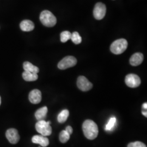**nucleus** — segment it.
I'll return each mask as SVG.
<instances>
[{
  "mask_svg": "<svg viewBox=\"0 0 147 147\" xmlns=\"http://www.w3.org/2000/svg\"><path fill=\"white\" fill-rule=\"evenodd\" d=\"M142 114L143 116H145L146 117H147V111H142Z\"/></svg>",
  "mask_w": 147,
  "mask_h": 147,
  "instance_id": "393cba45",
  "label": "nucleus"
},
{
  "mask_svg": "<svg viewBox=\"0 0 147 147\" xmlns=\"http://www.w3.org/2000/svg\"><path fill=\"white\" fill-rule=\"evenodd\" d=\"M70 39L75 44H79L82 42V38L78 32H74L71 34Z\"/></svg>",
  "mask_w": 147,
  "mask_h": 147,
  "instance_id": "a211bd4d",
  "label": "nucleus"
},
{
  "mask_svg": "<svg viewBox=\"0 0 147 147\" xmlns=\"http://www.w3.org/2000/svg\"><path fill=\"white\" fill-rule=\"evenodd\" d=\"M28 98L32 104H38L42 100V93L38 89H34L30 93Z\"/></svg>",
  "mask_w": 147,
  "mask_h": 147,
  "instance_id": "9d476101",
  "label": "nucleus"
},
{
  "mask_svg": "<svg viewBox=\"0 0 147 147\" xmlns=\"http://www.w3.org/2000/svg\"><path fill=\"white\" fill-rule=\"evenodd\" d=\"M77 86L79 89L83 92L88 91L93 87V84L84 76H81L78 78Z\"/></svg>",
  "mask_w": 147,
  "mask_h": 147,
  "instance_id": "6e6552de",
  "label": "nucleus"
},
{
  "mask_svg": "<svg viewBox=\"0 0 147 147\" xmlns=\"http://www.w3.org/2000/svg\"><path fill=\"white\" fill-rule=\"evenodd\" d=\"M40 20L45 26L52 27L57 23V19L50 11H42L40 15Z\"/></svg>",
  "mask_w": 147,
  "mask_h": 147,
  "instance_id": "f03ea898",
  "label": "nucleus"
},
{
  "mask_svg": "<svg viewBox=\"0 0 147 147\" xmlns=\"http://www.w3.org/2000/svg\"><path fill=\"white\" fill-rule=\"evenodd\" d=\"M69 116V111L68 110L62 111L57 117V121L59 123H63L67 120Z\"/></svg>",
  "mask_w": 147,
  "mask_h": 147,
  "instance_id": "f3484780",
  "label": "nucleus"
},
{
  "mask_svg": "<svg viewBox=\"0 0 147 147\" xmlns=\"http://www.w3.org/2000/svg\"><path fill=\"white\" fill-rule=\"evenodd\" d=\"M77 63V59L74 56H68L63 58L58 64V68L64 70L75 66Z\"/></svg>",
  "mask_w": 147,
  "mask_h": 147,
  "instance_id": "39448f33",
  "label": "nucleus"
},
{
  "mask_svg": "<svg viewBox=\"0 0 147 147\" xmlns=\"http://www.w3.org/2000/svg\"><path fill=\"white\" fill-rule=\"evenodd\" d=\"M32 141L33 143L38 144L43 147H47L49 144V140L46 137L42 135H35L32 137Z\"/></svg>",
  "mask_w": 147,
  "mask_h": 147,
  "instance_id": "9b49d317",
  "label": "nucleus"
},
{
  "mask_svg": "<svg viewBox=\"0 0 147 147\" xmlns=\"http://www.w3.org/2000/svg\"><path fill=\"white\" fill-rule=\"evenodd\" d=\"M126 85L130 88H136L141 84V79L136 74H130L127 75L125 79Z\"/></svg>",
  "mask_w": 147,
  "mask_h": 147,
  "instance_id": "423d86ee",
  "label": "nucleus"
},
{
  "mask_svg": "<svg viewBox=\"0 0 147 147\" xmlns=\"http://www.w3.org/2000/svg\"><path fill=\"white\" fill-rule=\"evenodd\" d=\"M116 123V118L115 117H112L109 121L108 123L105 126V130L106 131H111L114 127Z\"/></svg>",
  "mask_w": 147,
  "mask_h": 147,
  "instance_id": "412c9836",
  "label": "nucleus"
},
{
  "mask_svg": "<svg viewBox=\"0 0 147 147\" xmlns=\"http://www.w3.org/2000/svg\"><path fill=\"white\" fill-rule=\"evenodd\" d=\"M65 131L67 132L70 135L71 134H72L73 131V128L71 126H67L66 128H65Z\"/></svg>",
  "mask_w": 147,
  "mask_h": 147,
  "instance_id": "5701e85b",
  "label": "nucleus"
},
{
  "mask_svg": "<svg viewBox=\"0 0 147 147\" xmlns=\"http://www.w3.org/2000/svg\"><path fill=\"white\" fill-rule=\"evenodd\" d=\"M1 104V96H0V105Z\"/></svg>",
  "mask_w": 147,
  "mask_h": 147,
  "instance_id": "a878e982",
  "label": "nucleus"
},
{
  "mask_svg": "<svg viewBox=\"0 0 147 147\" xmlns=\"http://www.w3.org/2000/svg\"><path fill=\"white\" fill-rule=\"evenodd\" d=\"M106 12V7L104 3L98 2L95 5L93 10V15L96 20H100L102 19L105 17Z\"/></svg>",
  "mask_w": 147,
  "mask_h": 147,
  "instance_id": "0eeeda50",
  "label": "nucleus"
},
{
  "mask_svg": "<svg viewBox=\"0 0 147 147\" xmlns=\"http://www.w3.org/2000/svg\"><path fill=\"white\" fill-rule=\"evenodd\" d=\"M48 109L47 106L42 107V108L38 109L35 113V117L38 121L44 120L47 115Z\"/></svg>",
  "mask_w": 147,
  "mask_h": 147,
  "instance_id": "4468645a",
  "label": "nucleus"
},
{
  "mask_svg": "<svg viewBox=\"0 0 147 147\" xmlns=\"http://www.w3.org/2000/svg\"><path fill=\"white\" fill-rule=\"evenodd\" d=\"M59 138L61 142L65 143L68 141L70 138V135L65 130H63L60 132Z\"/></svg>",
  "mask_w": 147,
  "mask_h": 147,
  "instance_id": "6ab92c4d",
  "label": "nucleus"
},
{
  "mask_svg": "<svg viewBox=\"0 0 147 147\" xmlns=\"http://www.w3.org/2000/svg\"><path fill=\"white\" fill-rule=\"evenodd\" d=\"M50 124V121L47 122L44 120L39 121L36 124V129L43 136H50L52 134V127Z\"/></svg>",
  "mask_w": 147,
  "mask_h": 147,
  "instance_id": "20e7f679",
  "label": "nucleus"
},
{
  "mask_svg": "<svg viewBox=\"0 0 147 147\" xmlns=\"http://www.w3.org/2000/svg\"><path fill=\"white\" fill-rule=\"evenodd\" d=\"M20 27L22 31H32L34 28V24L31 20H25L21 21L20 24Z\"/></svg>",
  "mask_w": 147,
  "mask_h": 147,
  "instance_id": "ddd939ff",
  "label": "nucleus"
},
{
  "mask_svg": "<svg viewBox=\"0 0 147 147\" xmlns=\"http://www.w3.org/2000/svg\"><path fill=\"white\" fill-rule=\"evenodd\" d=\"M127 147H147V146L144 143L142 142L136 141L130 143L127 145Z\"/></svg>",
  "mask_w": 147,
  "mask_h": 147,
  "instance_id": "4be33fe9",
  "label": "nucleus"
},
{
  "mask_svg": "<svg viewBox=\"0 0 147 147\" xmlns=\"http://www.w3.org/2000/svg\"><path fill=\"white\" fill-rule=\"evenodd\" d=\"M82 130L84 136L90 140H94L98 135L99 130L96 124L94 121L87 119L82 125Z\"/></svg>",
  "mask_w": 147,
  "mask_h": 147,
  "instance_id": "f257e3e1",
  "label": "nucleus"
},
{
  "mask_svg": "<svg viewBox=\"0 0 147 147\" xmlns=\"http://www.w3.org/2000/svg\"><path fill=\"white\" fill-rule=\"evenodd\" d=\"M143 59L144 56L142 53H135L130 59V63L132 66H138L142 63Z\"/></svg>",
  "mask_w": 147,
  "mask_h": 147,
  "instance_id": "f8f14e48",
  "label": "nucleus"
},
{
  "mask_svg": "<svg viewBox=\"0 0 147 147\" xmlns=\"http://www.w3.org/2000/svg\"><path fill=\"white\" fill-rule=\"evenodd\" d=\"M22 78L26 81H34L38 79V76L37 74L32 73L25 71L22 73Z\"/></svg>",
  "mask_w": 147,
  "mask_h": 147,
  "instance_id": "dca6fc26",
  "label": "nucleus"
},
{
  "mask_svg": "<svg viewBox=\"0 0 147 147\" xmlns=\"http://www.w3.org/2000/svg\"><path fill=\"white\" fill-rule=\"evenodd\" d=\"M5 136L7 140L11 144H15L19 141L20 136L18 130L16 129L11 128L7 130Z\"/></svg>",
  "mask_w": 147,
  "mask_h": 147,
  "instance_id": "1a4fd4ad",
  "label": "nucleus"
},
{
  "mask_svg": "<svg viewBox=\"0 0 147 147\" xmlns=\"http://www.w3.org/2000/svg\"><path fill=\"white\" fill-rule=\"evenodd\" d=\"M128 43L125 39H119L112 43L110 47L111 52L115 55H120L124 53L127 49Z\"/></svg>",
  "mask_w": 147,
  "mask_h": 147,
  "instance_id": "7ed1b4c3",
  "label": "nucleus"
},
{
  "mask_svg": "<svg viewBox=\"0 0 147 147\" xmlns=\"http://www.w3.org/2000/svg\"><path fill=\"white\" fill-rule=\"evenodd\" d=\"M142 111H147V103H144L142 105Z\"/></svg>",
  "mask_w": 147,
  "mask_h": 147,
  "instance_id": "b1692460",
  "label": "nucleus"
},
{
  "mask_svg": "<svg viewBox=\"0 0 147 147\" xmlns=\"http://www.w3.org/2000/svg\"><path fill=\"white\" fill-rule=\"evenodd\" d=\"M23 68L25 71L32 73L37 74L39 72V69L29 62H25L23 64Z\"/></svg>",
  "mask_w": 147,
  "mask_h": 147,
  "instance_id": "2eb2a0df",
  "label": "nucleus"
},
{
  "mask_svg": "<svg viewBox=\"0 0 147 147\" xmlns=\"http://www.w3.org/2000/svg\"><path fill=\"white\" fill-rule=\"evenodd\" d=\"M39 147H40V146H39Z\"/></svg>",
  "mask_w": 147,
  "mask_h": 147,
  "instance_id": "bb28decb",
  "label": "nucleus"
},
{
  "mask_svg": "<svg viewBox=\"0 0 147 147\" xmlns=\"http://www.w3.org/2000/svg\"><path fill=\"white\" fill-rule=\"evenodd\" d=\"M61 42H67L68 40L70 39L71 33L68 31H63L61 33Z\"/></svg>",
  "mask_w": 147,
  "mask_h": 147,
  "instance_id": "aec40b11",
  "label": "nucleus"
}]
</instances>
